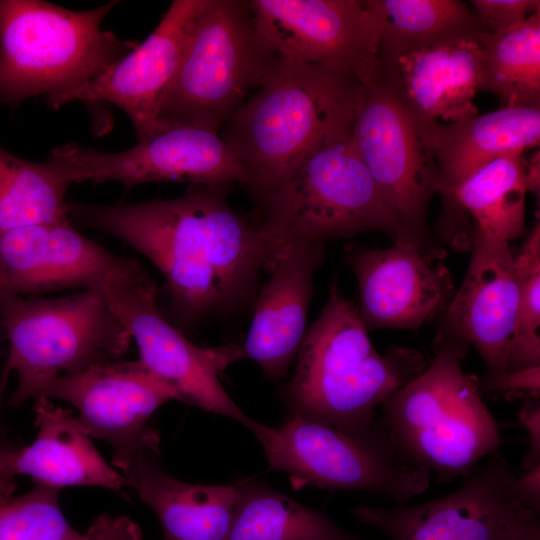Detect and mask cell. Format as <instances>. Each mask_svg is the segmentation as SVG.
<instances>
[{
	"label": "cell",
	"instance_id": "6da1fadb",
	"mask_svg": "<svg viewBox=\"0 0 540 540\" xmlns=\"http://www.w3.org/2000/svg\"><path fill=\"white\" fill-rule=\"evenodd\" d=\"M224 186L191 185L173 199L68 202L69 217L110 234L163 275L182 331L253 306L260 273L281 244L228 204Z\"/></svg>",
	"mask_w": 540,
	"mask_h": 540
},
{
	"label": "cell",
	"instance_id": "7a4b0ae2",
	"mask_svg": "<svg viewBox=\"0 0 540 540\" xmlns=\"http://www.w3.org/2000/svg\"><path fill=\"white\" fill-rule=\"evenodd\" d=\"M415 349L379 353L358 308L333 282L318 318L306 330L295 373L282 394L292 413L352 436L374 426L375 409L427 367Z\"/></svg>",
	"mask_w": 540,
	"mask_h": 540
},
{
	"label": "cell",
	"instance_id": "3957f363",
	"mask_svg": "<svg viewBox=\"0 0 540 540\" xmlns=\"http://www.w3.org/2000/svg\"><path fill=\"white\" fill-rule=\"evenodd\" d=\"M469 347L437 334L425 370L381 404L379 421L398 455L440 481L466 476L503 443L477 377L462 367Z\"/></svg>",
	"mask_w": 540,
	"mask_h": 540
},
{
	"label": "cell",
	"instance_id": "277c9868",
	"mask_svg": "<svg viewBox=\"0 0 540 540\" xmlns=\"http://www.w3.org/2000/svg\"><path fill=\"white\" fill-rule=\"evenodd\" d=\"M365 90L349 75L284 60L219 131L247 173L248 191L270 184L325 137L353 126Z\"/></svg>",
	"mask_w": 540,
	"mask_h": 540
},
{
	"label": "cell",
	"instance_id": "5b68a950",
	"mask_svg": "<svg viewBox=\"0 0 540 540\" xmlns=\"http://www.w3.org/2000/svg\"><path fill=\"white\" fill-rule=\"evenodd\" d=\"M352 127L328 135L270 184L250 193L258 227L280 243H323L372 230L396 235V219L355 149Z\"/></svg>",
	"mask_w": 540,
	"mask_h": 540
},
{
	"label": "cell",
	"instance_id": "8992f818",
	"mask_svg": "<svg viewBox=\"0 0 540 540\" xmlns=\"http://www.w3.org/2000/svg\"><path fill=\"white\" fill-rule=\"evenodd\" d=\"M283 61L258 30L250 1L203 0L159 120L219 134L247 94L266 85Z\"/></svg>",
	"mask_w": 540,
	"mask_h": 540
},
{
	"label": "cell",
	"instance_id": "52a82bcc",
	"mask_svg": "<svg viewBox=\"0 0 540 540\" xmlns=\"http://www.w3.org/2000/svg\"><path fill=\"white\" fill-rule=\"evenodd\" d=\"M117 3L72 11L39 0H0V101L18 105L70 91L136 49L102 29Z\"/></svg>",
	"mask_w": 540,
	"mask_h": 540
},
{
	"label": "cell",
	"instance_id": "ba28073f",
	"mask_svg": "<svg viewBox=\"0 0 540 540\" xmlns=\"http://www.w3.org/2000/svg\"><path fill=\"white\" fill-rule=\"evenodd\" d=\"M0 325L9 342L4 375H17L12 407L38 398L55 377L119 360L132 341L100 287L55 298H2Z\"/></svg>",
	"mask_w": 540,
	"mask_h": 540
},
{
	"label": "cell",
	"instance_id": "9c48e42d",
	"mask_svg": "<svg viewBox=\"0 0 540 540\" xmlns=\"http://www.w3.org/2000/svg\"><path fill=\"white\" fill-rule=\"evenodd\" d=\"M245 426L262 445L269 468L286 472L301 484L376 492L400 504L430 484L429 474L410 467L398 455L379 420L362 436L295 413L278 427L251 419Z\"/></svg>",
	"mask_w": 540,
	"mask_h": 540
},
{
	"label": "cell",
	"instance_id": "30bf717a",
	"mask_svg": "<svg viewBox=\"0 0 540 540\" xmlns=\"http://www.w3.org/2000/svg\"><path fill=\"white\" fill-rule=\"evenodd\" d=\"M351 137L385 206L397 222L395 243L415 247L439 259L442 251L431 242L427 208L440 191V178L422 128L376 82L366 86Z\"/></svg>",
	"mask_w": 540,
	"mask_h": 540
},
{
	"label": "cell",
	"instance_id": "8fae6325",
	"mask_svg": "<svg viewBox=\"0 0 540 540\" xmlns=\"http://www.w3.org/2000/svg\"><path fill=\"white\" fill-rule=\"evenodd\" d=\"M138 346L140 360L169 384L177 400L246 424L250 419L222 386L219 374L245 358L242 346L200 347L162 314L157 284L138 261L100 287Z\"/></svg>",
	"mask_w": 540,
	"mask_h": 540
},
{
	"label": "cell",
	"instance_id": "7c38bea8",
	"mask_svg": "<svg viewBox=\"0 0 540 540\" xmlns=\"http://www.w3.org/2000/svg\"><path fill=\"white\" fill-rule=\"evenodd\" d=\"M71 184L107 181L126 189L151 182L191 185L245 186L247 173L218 133L165 123L132 148L105 153L77 143L54 148L47 159Z\"/></svg>",
	"mask_w": 540,
	"mask_h": 540
},
{
	"label": "cell",
	"instance_id": "4fadbf2b",
	"mask_svg": "<svg viewBox=\"0 0 540 540\" xmlns=\"http://www.w3.org/2000/svg\"><path fill=\"white\" fill-rule=\"evenodd\" d=\"M515 476L512 466L493 454L443 497L391 509L360 505L351 513L391 540H514L538 518L517 496Z\"/></svg>",
	"mask_w": 540,
	"mask_h": 540
},
{
	"label": "cell",
	"instance_id": "5bb4252c",
	"mask_svg": "<svg viewBox=\"0 0 540 540\" xmlns=\"http://www.w3.org/2000/svg\"><path fill=\"white\" fill-rule=\"evenodd\" d=\"M39 397L74 406L83 430L112 447L111 465L117 471L139 450L159 448L158 433L148 420L161 405L177 400L174 389L140 359H119L55 377Z\"/></svg>",
	"mask_w": 540,
	"mask_h": 540
},
{
	"label": "cell",
	"instance_id": "9a60e30c",
	"mask_svg": "<svg viewBox=\"0 0 540 540\" xmlns=\"http://www.w3.org/2000/svg\"><path fill=\"white\" fill-rule=\"evenodd\" d=\"M261 35L288 62L349 75L365 86L378 42L365 0H251Z\"/></svg>",
	"mask_w": 540,
	"mask_h": 540
},
{
	"label": "cell",
	"instance_id": "2e32d148",
	"mask_svg": "<svg viewBox=\"0 0 540 540\" xmlns=\"http://www.w3.org/2000/svg\"><path fill=\"white\" fill-rule=\"evenodd\" d=\"M203 0H175L147 39L89 82L47 97L53 108L71 101H106L129 117L137 141L164 127L163 96L175 75L183 48Z\"/></svg>",
	"mask_w": 540,
	"mask_h": 540
},
{
	"label": "cell",
	"instance_id": "e0dca14e",
	"mask_svg": "<svg viewBox=\"0 0 540 540\" xmlns=\"http://www.w3.org/2000/svg\"><path fill=\"white\" fill-rule=\"evenodd\" d=\"M344 252L358 283V311L367 330L417 329L440 317L454 296L449 269L415 247L395 243L372 249L350 243Z\"/></svg>",
	"mask_w": 540,
	"mask_h": 540
},
{
	"label": "cell",
	"instance_id": "ac0fdd59",
	"mask_svg": "<svg viewBox=\"0 0 540 540\" xmlns=\"http://www.w3.org/2000/svg\"><path fill=\"white\" fill-rule=\"evenodd\" d=\"M132 261L82 235L70 219L15 228L0 235V299L100 287Z\"/></svg>",
	"mask_w": 540,
	"mask_h": 540
},
{
	"label": "cell",
	"instance_id": "d6986e66",
	"mask_svg": "<svg viewBox=\"0 0 540 540\" xmlns=\"http://www.w3.org/2000/svg\"><path fill=\"white\" fill-rule=\"evenodd\" d=\"M471 257L460 288L440 315L438 335L473 345L489 373L506 370L518 304L509 242L472 229Z\"/></svg>",
	"mask_w": 540,
	"mask_h": 540
},
{
	"label": "cell",
	"instance_id": "ffe728a7",
	"mask_svg": "<svg viewBox=\"0 0 540 540\" xmlns=\"http://www.w3.org/2000/svg\"><path fill=\"white\" fill-rule=\"evenodd\" d=\"M486 33V32H485ZM453 39L390 58H377L372 82L390 93L424 129L477 115L482 37Z\"/></svg>",
	"mask_w": 540,
	"mask_h": 540
},
{
	"label": "cell",
	"instance_id": "44dd1931",
	"mask_svg": "<svg viewBox=\"0 0 540 540\" xmlns=\"http://www.w3.org/2000/svg\"><path fill=\"white\" fill-rule=\"evenodd\" d=\"M324 258L322 242L295 240L281 243L265 266L268 278L258 287L242 350L273 381L285 377L297 355L314 293L313 276Z\"/></svg>",
	"mask_w": 540,
	"mask_h": 540
},
{
	"label": "cell",
	"instance_id": "7402d4cb",
	"mask_svg": "<svg viewBox=\"0 0 540 540\" xmlns=\"http://www.w3.org/2000/svg\"><path fill=\"white\" fill-rule=\"evenodd\" d=\"M159 455V448H144L118 471L157 515L165 540H227L239 486L182 481L163 467Z\"/></svg>",
	"mask_w": 540,
	"mask_h": 540
},
{
	"label": "cell",
	"instance_id": "603a6c76",
	"mask_svg": "<svg viewBox=\"0 0 540 540\" xmlns=\"http://www.w3.org/2000/svg\"><path fill=\"white\" fill-rule=\"evenodd\" d=\"M38 427L34 441L21 447L10 473L30 476L35 484L60 490L71 486L120 491L123 475L108 464L70 410L39 397L34 405Z\"/></svg>",
	"mask_w": 540,
	"mask_h": 540
},
{
	"label": "cell",
	"instance_id": "cb8c5ba5",
	"mask_svg": "<svg viewBox=\"0 0 540 540\" xmlns=\"http://www.w3.org/2000/svg\"><path fill=\"white\" fill-rule=\"evenodd\" d=\"M427 137L439 173V194H443L500 157L538 147L540 108L501 107L450 123H434Z\"/></svg>",
	"mask_w": 540,
	"mask_h": 540
},
{
	"label": "cell",
	"instance_id": "d4e9b609",
	"mask_svg": "<svg viewBox=\"0 0 540 540\" xmlns=\"http://www.w3.org/2000/svg\"><path fill=\"white\" fill-rule=\"evenodd\" d=\"M525 166L522 153L508 154L444 192L446 218L468 213L472 229L507 242L518 238L525 223Z\"/></svg>",
	"mask_w": 540,
	"mask_h": 540
},
{
	"label": "cell",
	"instance_id": "484cf974",
	"mask_svg": "<svg viewBox=\"0 0 540 540\" xmlns=\"http://www.w3.org/2000/svg\"><path fill=\"white\" fill-rule=\"evenodd\" d=\"M365 1L376 31L377 58L486 32L471 5L460 0Z\"/></svg>",
	"mask_w": 540,
	"mask_h": 540
},
{
	"label": "cell",
	"instance_id": "4316f807",
	"mask_svg": "<svg viewBox=\"0 0 540 540\" xmlns=\"http://www.w3.org/2000/svg\"><path fill=\"white\" fill-rule=\"evenodd\" d=\"M239 486L227 540H362L322 512L260 483Z\"/></svg>",
	"mask_w": 540,
	"mask_h": 540
},
{
	"label": "cell",
	"instance_id": "83f0119b",
	"mask_svg": "<svg viewBox=\"0 0 540 540\" xmlns=\"http://www.w3.org/2000/svg\"><path fill=\"white\" fill-rule=\"evenodd\" d=\"M480 92L497 96L501 107L540 108V10L483 35Z\"/></svg>",
	"mask_w": 540,
	"mask_h": 540
},
{
	"label": "cell",
	"instance_id": "f1b7e54d",
	"mask_svg": "<svg viewBox=\"0 0 540 540\" xmlns=\"http://www.w3.org/2000/svg\"><path fill=\"white\" fill-rule=\"evenodd\" d=\"M70 185L50 161L31 162L0 146V235L23 226L70 219L66 202Z\"/></svg>",
	"mask_w": 540,
	"mask_h": 540
},
{
	"label": "cell",
	"instance_id": "f546056e",
	"mask_svg": "<svg viewBox=\"0 0 540 540\" xmlns=\"http://www.w3.org/2000/svg\"><path fill=\"white\" fill-rule=\"evenodd\" d=\"M14 477L0 473V540H89L64 516L60 490L36 484L17 496Z\"/></svg>",
	"mask_w": 540,
	"mask_h": 540
},
{
	"label": "cell",
	"instance_id": "4dcf8cb0",
	"mask_svg": "<svg viewBox=\"0 0 540 540\" xmlns=\"http://www.w3.org/2000/svg\"><path fill=\"white\" fill-rule=\"evenodd\" d=\"M518 304L506 370L540 366V225L530 232L514 256Z\"/></svg>",
	"mask_w": 540,
	"mask_h": 540
},
{
	"label": "cell",
	"instance_id": "1f68e13d",
	"mask_svg": "<svg viewBox=\"0 0 540 540\" xmlns=\"http://www.w3.org/2000/svg\"><path fill=\"white\" fill-rule=\"evenodd\" d=\"M470 3L489 34L506 31L540 10L539 0H472Z\"/></svg>",
	"mask_w": 540,
	"mask_h": 540
},
{
	"label": "cell",
	"instance_id": "d6a6232c",
	"mask_svg": "<svg viewBox=\"0 0 540 540\" xmlns=\"http://www.w3.org/2000/svg\"><path fill=\"white\" fill-rule=\"evenodd\" d=\"M477 379L481 393L505 392L507 397L540 398V366L501 373L488 372Z\"/></svg>",
	"mask_w": 540,
	"mask_h": 540
},
{
	"label": "cell",
	"instance_id": "836d02e7",
	"mask_svg": "<svg viewBox=\"0 0 540 540\" xmlns=\"http://www.w3.org/2000/svg\"><path fill=\"white\" fill-rule=\"evenodd\" d=\"M89 540H141L138 525L124 516L102 514L87 530Z\"/></svg>",
	"mask_w": 540,
	"mask_h": 540
},
{
	"label": "cell",
	"instance_id": "e575fe53",
	"mask_svg": "<svg viewBox=\"0 0 540 540\" xmlns=\"http://www.w3.org/2000/svg\"><path fill=\"white\" fill-rule=\"evenodd\" d=\"M519 419L528 432L529 451L521 463L522 470L540 465V401L525 398Z\"/></svg>",
	"mask_w": 540,
	"mask_h": 540
},
{
	"label": "cell",
	"instance_id": "d590c367",
	"mask_svg": "<svg viewBox=\"0 0 540 540\" xmlns=\"http://www.w3.org/2000/svg\"><path fill=\"white\" fill-rule=\"evenodd\" d=\"M514 489L520 501L536 514L540 512V465L523 470L514 478Z\"/></svg>",
	"mask_w": 540,
	"mask_h": 540
},
{
	"label": "cell",
	"instance_id": "8d00e7d4",
	"mask_svg": "<svg viewBox=\"0 0 540 540\" xmlns=\"http://www.w3.org/2000/svg\"><path fill=\"white\" fill-rule=\"evenodd\" d=\"M539 151L533 155L528 161L526 160L525 166V180L527 191H531L537 194L539 193Z\"/></svg>",
	"mask_w": 540,
	"mask_h": 540
},
{
	"label": "cell",
	"instance_id": "74e56055",
	"mask_svg": "<svg viewBox=\"0 0 540 540\" xmlns=\"http://www.w3.org/2000/svg\"><path fill=\"white\" fill-rule=\"evenodd\" d=\"M20 449L18 446L0 443V473H10Z\"/></svg>",
	"mask_w": 540,
	"mask_h": 540
},
{
	"label": "cell",
	"instance_id": "f35d334b",
	"mask_svg": "<svg viewBox=\"0 0 540 540\" xmlns=\"http://www.w3.org/2000/svg\"><path fill=\"white\" fill-rule=\"evenodd\" d=\"M514 540H540L539 519L533 520Z\"/></svg>",
	"mask_w": 540,
	"mask_h": 540
},
{
	"label": "cell",
	"instance_id": "ab89813d",
	"mask_svg": "<svg viewBox=\"0 0 540 540\" xmlns=\"http://www.w3.org/2000/svg\"><path fill=\"white\" fill-rule=\"evenodd\" d=\"M2 389H3V385L0 378V414H1Z\"/></svg>",
	"mask_w": 540,
	"mask_h": 540
}]
</instances>
